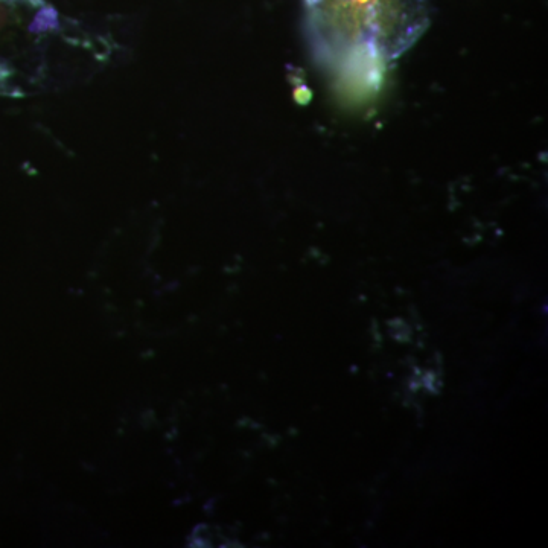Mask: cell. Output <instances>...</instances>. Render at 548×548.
Returning <instances> with one entry per match:
<instances>
[{
	"label": "cell",
	"mask_w": 548,
	"mask_h": 548,
	"mask_svg": "<svg viewBox=\"0 0 548 548\" xmlns=\"http://www.w3.org/2000/svg\"><path fill=\"white\" fill-rule=\"evenodd\" d=\"M431 14L428 0H303V34L326 71H381L421 40Z\"/></svg>",
	"instance_id": "cell-1"
}]
</instances>
